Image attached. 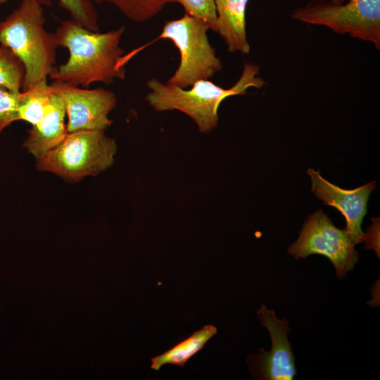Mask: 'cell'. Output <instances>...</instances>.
Returning a JSON list of instances; mask_svg holds the SVG:
<instances>
[{
	"mask_svg": "<svg viewBox=\"0 0 380 380\" xmlns=\"http://www.w3.org/2000/svg\"><path fill=\"white\" fill-rule=\"evenodd\" d=\"M63 99L51 91L50 105L44 118L29 129L23 146L36 158L61 143L68 134Z\"/></svg>",
	"mask_w": 380,
	"mask_h": 380,
	"instance_id": "obj_11",
	"label": "cell"
},
{
	"mask_svg": "<svg viewBox=\"0 0 380 380\" xmlns=\"http://www.w3.org/2000/svg\"><path fill=\"white\" fill-rule=\"evenodd\" d=\"M262 326L271 337L272 347L269 352L262 348L247 358V364L254 379L263 380H292L297 374L295 357L288 340L291 331L289 321L279 319L272 310L265 304L257 311Z\"/></svg>",
	"mask_w": 380,
	"mask_h": 380,
	"instance_id": "obj_9",
	"label": "cell"
},
{
	"mask_svg": "<svg viewBox=\"0 0 380 380\" xmlns=\"http://www.w3.org/2000/svg\"><path fill=\"white\" fill-rule=\"evenodd\" d=\"M330 2L334 4H340L343 3L346 0H329Z\"/></svg>",
	"mask_w": 380,
	"mask_h": 380,
	"instance_id": "obj_20",
	"label": "cell"
},
{
	"mask_svg": "<svg viewBox=\"0 0 380 380\" xmlns=\"http://www.w3.org/2000/svg\"><path fill=\"white\" fill-rule=\"evenodd\" d=\"M125 27L106 32L89 30L73 20L62 21L54 34L58 46L68 49L65 63L54 68L50 77L75 86L94 82L110 84L125 75V65L131 58L124 56L120 43Z\"/></svg>",
	"mask_w": 380,
	"mask_h": 380,
	"instance_id": "obj_1",
	"label": "cell"
},
{
	"mask_svg": "<svg viewBox=\"0 0 380 380\" xmlns=\"http://www.w3.org/2000/svg\"><path fill=\"white\" fill-rule=\"evenodd\" d=\"M90 2L108 3L114 5L127 19L134 23H144L157 15L166 5L175 0H88Z\"/></svg>",
	"mask_w": 380,
	"mask_h": 380,
	"instance_id": "obj_15",
	"label": "cell"
},
{
	"mask_svg": "<svg viewBox=\"0 0 380 380\" xmlns=\"http://www.w3.org/2000/svg\"><path fill=\"white\" fill-rule=\"evenodd\" d=\"M355 245L346 229L336 227L319 209L308 217L287 251L296 260L312 254L324 255L334 265L337 277L343 279L359 260Z\"/></svg>",
	"mask_w": 380,
	"mask_h": 380,
	"instance_id": "obj_7",
	"label": "cell"
},
{
	"mask_svg": "<svg viewBox=\"0 0 380 380\" xmlns=\"http://www.w3.org/2000/svg\"><path fill=\"white\" fill-rule=\"evenodd\" d=\"M208 30L205 21L187 13L165 22L155 40L170 39L180 54L179 66L167 84L186 89L198 80H209L222 70V61L209 42Z\"/></svg>",
	"mask_w": 380,
	"mask_h": 380,
	"instance_id": "obj_5",
	"label": "cell"
},
{
	"mask_svg": "<svg viewBox=\"0 0 380 380\" xmlns=\"http://www.w3.org/2000/svg\"><path fill=\"white\" fill-rule=\"evenodd\" d=\"M43 7L34 0H22L0 21V45L15 53L25 68L21 91L47 80L55 68L58 45L54 32L45 29Z\"/></svg>",
	"mask_w": 380,
	"mask_h": 380,
	"instance_id": "obj_3",
	"label": "cell"
},
{
	"mask_svg": "<svg viewBox=\"0 0 380 380\" xmlns=\"http://www.w3.org/2000/svg\"><path fill=\"white\" fill-rule=\"evenodd\" d=\"M25 79V68L19 58L9 49L0 46V87L21 91Z\"/></svg>",
	"mask_w": 380,
	"mask_h": 380,
	"instance_id": "obj_16",
	"label": "cell"
},
{
	"mask_svg": "<svg viewBox=\"0 0 380 380\" xmlns=\"http://www.w3.org/2000/svg\"></svg>",
	"mask_w": 380,
	"mask_h": 380,
	"instance_id": "obj_22",
	"label": "cell"
},
{
	"mask_svg": "<svg viewBox=\"0 0 380 380\" xmlns=\"http://www.w3.org/2000/svg\"><path fill=\"white\" fill-rule=\"evenodd\" d=\"M311 178V191L323 201V204L336 208L346 221V231L355 243L366 241L367 234L362 229V223L367 212V202L371 192L376 188L372 182L354 189H343L324 179L319 171L310 168L307 171Z\"/></svg>",
	"mask_w": 380,
	"mask_h": 380,
	"instance_id": "obj_10",
	"label": "cell"
},
{
	"mask_svg": "<svg viewBox=\"0 0 380 380\" xmlns=\"http://www.w3.org/2000/svg\"><path fill=\"white\" fill-rule=\"evenodd\" d=\"M43 6H49L52 0H34ZM61 7L71 16V19L95 32L99 31L98 14L91 2L88 0H58Z\"/></svg>",
	"mask_w": 380,
	"mask_h": 380,
	"instance_id": "obj_17",
	"label": "cell"
},
{
	"mask_svg": "<svg viewBox=\"0 0 380 380\" xmlns=\"http://www.w3.org/2000/svg\"><path fill=\"white\" fill-rule=\"evenodd\" d=\"M217 331L216 327L213 325L204 326L168 350L152 357L151 368L158 371L162 366L167 364L184 367L185 363L199 352L207 342L217 334Z\"/></svg>",
	"mask_w": 380,
	"mask_h": 380,
	"instance_id": "obj_13",
	"label": "cell"
},
{
	"mask_svg": "<svg viewBox=\"0 0 380 380\" xmlns=\"http://www.w3.org/2000/svg\"><path fill=\"white\" fill-rule=\"evenodd\" d=\"M291 17L371 42L376 49H380V0H346L340 4L329 0H311L296 8Z\"/></svg>",
	"mask_w": 380,
	"mask_h": 380,
	"instance_id": "obj_6",
	"label": "cell"
},
{
	"mask_svg": "<svg viewBox=\"0 0 380 380\" xmlns=\"http://www.w3.org/2000/svg\"><path fill=\"white\" fill-rule=\"evenodd\" d=\"M51 89L47 80L40 81L25 91H21L18 107L19 120L32 125L39 123L50 105Z\"/></svg>",
	"mask_w": 380,
	"mask_h": 380,
	"instance_id": "obj_14",
	"label": "cell"
},
{
	"mask_svg": "<svg viewBox=\"0 0 380 380\" xmlns=\"http://www.w3.org/2000/svg\"><path fill=\"white\" fill-rule=\"evenodd\" d=\"M49 85L65 103L68 133L80 130L105 131L111 125L113 120L108 116L117 103L114 92L104 88H80L58 80H53Z\"/></svg>",
	"mask_w": 380,
	"mask_h": 380,
	"instance_id": "obj_8",
	"label": "cell"
},
{
	"mask_svg": "<svg viewBox=\"0 0 380 380\" xmlns=\"http://www.w3.org/2000/svg\"><path fill=\"white\" fill-rule=\"evenodd\" d=\"M259 72L258 65L245 63L239 80L229 89H224L209 80H201L186 89L151 78L146 83L150 91L146 100L158 112H182L195 122L200 132L208 134L218 125V108L222 101L231 96L243 95L248 88L264 86Z\"/></svg>",
	"mask_w": 380,
	"mask_h": 380,
	"instance_id": "obj_2",
	"label": "cell"
},
{
	"mask_svg": "<svg viewBox=\"0 0 380 380\" xmlns=\"http://www.w3.org/2000/svg\"><path fill=\"white\" fill-rule=\"evenodd\" d=\"M187 13L205 21L210 30H216V11L214 0H175Z\"/></svg>",
	"mask_w": 380,
	"mask_h": 380,
	"instance_id": "obj_18",
	"label": "cell"
},
{
	"mask_svg": "<svg viewBox=\"0 0 380 380\" xmlns=\"http://www.w3.org/2000/svg\"><path fill=\"white\" fill-rule=\"evenodd\" d=\"M248 1L214 0L217 15L215 32L223 39L230 53L244 55L250 53L246 28Z\"/></svg>",
	"mask_w": 380,
	"mask_h": 380,
	"instance_id": "obj_12",
	"label": "cell"
},
{
	"mask_svg": "<svg viewBox=\"0 0 380 380\" xmlns=\"http://www.w3.org/2000/svg\"><path fill=\"white\" fill-rule=\"evenodd\" d=\"M117 151L115 140L105 131H76L68 133L57 146L37 158L36 167L75 183L111 167Z\"/></svg>",
	"mask_w": 380,
	"mask_h": 380,
	"instance_id": "obj_4",
	"label": "cell"
},
{
	"mask_svg": "<svg viewBox=\"0 0 380 380\" xmlns=\"http://www.w3.org/2000/svg\"><path fill=\"white\" fill-rule=\"evenodd\" d=\"M8 1H9V0H0V4H4V3H6Z\"/></svg>",
	"mask_w": 380,
	"mask_h": 380,
	"instance_id": "obj_21",
	"label": "cell"
},
{
	"mask_svg": "<svg viewBox=\"0 0 380 380\" xmlns=\"http://www.w3.org/2000/svg\"><path fill=\"white\" fill-rule=\"evenodd\" d=\"M21 91L0 87V133L12 122L19 120L18 107Z\"/></svg>",
	"mask_w": 380,
	"mask_h": 380,
	"instance_id": "obj_19",
	"label": "cell"
}]
</instances>
